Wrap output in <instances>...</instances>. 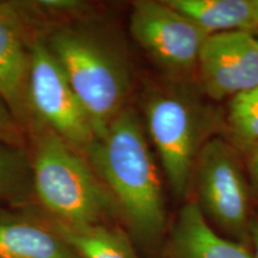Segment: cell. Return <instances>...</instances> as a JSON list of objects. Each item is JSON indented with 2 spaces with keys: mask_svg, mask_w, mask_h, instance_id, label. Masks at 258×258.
<instances>
[{
  "mask_svg": "<svg viewBox=\"0 0 258 258\" xmlns=\"http://www.w3.org/2000/svg\"><path fill=\"white\" fill-rule=\"evenodd\" d=\"M145 123L164 172L177 196L188 191L196 159L208 140L212 116L183 88H159L145 99Z\"/></svg>",
  "mask_w": 258,
  "mask_h": 258,
  "instance_id": "obj_4",
  "label": "cell"
},
{
  "mask_svg": "<svg viewBox=\"0 0 258 258\" xmlns=\"http://www.w3.org/2000/svg\"><path fill=\"white\" fill-rule=\"evenodd\" d=\"M251 6H252L254 22H256V25L258 28V0H251Z\"/></svg>",
  "mask_w": 258,
  "mask_h": 258,
  "instance_id": "obj_20",
  "label": "cell"
},
{
  "mask_svg": "<svg viewBox=\"0 0 258 258\" xmlns=\"http://www.w3.org/2000/svg\"><path fill=\"white\" fill-rule=\"evenodd\" d=\"M83 153L132 232L144 243L159 239L166 222L165 201L138 112L127 106Z\"/></svg>",
  "mask_w": 258,
  "mask_h": 258,
  "instance_id": "obj_1",
  "label": "cell"
},
{
  "mask_svg": "<svg viewBox=\"0 0 258 258\" xmlns=\"http://www.w3.org/2000/svg\"><path fill=\"white\" fill-rule=\"evenodd\" d=\"M227 122L238 148L249 152L258 145V88L232 97Z\"/></svg>",
  "mask_w": 258,
  "mask_h": 258,
  "instance_id": "obj_15",
  "label": "cell"
},
{
  "mask_svg": "<svg viewBox=\"0 0 258 258\" xmlns=\"http://www.w3.org/2000/svg\"><path fill=\"white\" fill-rule=\"evenodd\" d=\"M208 35L257 29L251 0H165Z\"/></svg>",
  "mask_w": 258,
  "mask_h": 258,
  "instance_id": "obj_12",
  "label": "cell"
},
{
  "mask_svg": "<svg viewBox=\"0 0 258 258\" xmlns=\"http://www.w3.org/2000/svg\"><path fill=\"white\" fill-rule=\"evenodd\" d=\"M34 196L28 148L0 144V202L27 205Z\"/></svg>",
  "mask_w": 258,
  "mask_h": 258,
  "instance_id": "obj_14",
  "label": "cell"
},
{
  "mask_svg": "<svg viewBox=\"0 0 258 258\" xmlns=\"http://www.w3.org/2000/svg\"><path fill=\"white\" fill-rule=\"evenodd\" d=\"M194 177L202 212L235 241H250L249 191L237 151L224 139H208L196 159Z\"/></svg>",
  "mask_w": 258,
  "mask_h": 258,
  "instance_id": "obj_5",
  "label": "cell"
},
{
  "mask_svg": "<svg viewBox=\"0 0 258 258\" xmlns=\"http://www.w3.org/2000/svg\"><path fill=\"white\" fill-rule=\"evenodd\" d=\"M250 241L253 246V258H258V213L251 217L250 221Z\"/></svg>",
  "mask_w": 258,
  "mask_h": 258,
  "instance_id": "obj_19",
  "label": "cell"
},
{
  "mask_svg": "<svg viewBox=\"0 0 258 258\" xmlns=\"http://www.w3.org/2000/svg\"><path fill=\"white\" fill-rule=\"evenodd\" d=\"M129 30L138 44L172 76H184L198 67L208 35L165 2H135Z\"/></svg>",
  "mask_w": 258,
  "mask_h": 258,
  "instance_id": "obj_7",
  "label": "cell"
},
{
  "mask_svg": "<svg viewBox=\"0 0 258 258\" xmlns=\"http://www.w3.org/2000/svg\"><path fill=\"white\" fill-rule=\"evenodd\" d=\"M0 258H80L43 217L0 207Z\"/></svg>",
  "mask_w": 258,
  "mask_h": 258,
  "instance_id": "obj_10",
  "label": "cell"
},
{
  "mask_svg": "<svg viewBox=\"0 0 258 258\" xmlns=\"http://www.w3.org/2000/svg\"><path fill=\"white\" fill-rule=\"evenodd\" d=\"M21 4L30 10L31 15L40 14L43 18L53 19V24L74 21L86 9L85 3L78 0H38Z\"/></svg>",
  "mask_w": 258,
  "mask_h": 258,
  "instance_id": "obj_16",
  "label": "cell"
},
{
  "mask_svg": "<svg viewBox=\"0 0 258 258\" xmlns=\"http://www.w3.org/2000/svg\"><path fill=\"white\" fill-rule=\"evenodd\" d=\"M35 31L62 67L95 138L101 137L127 108L132 73L125 56L104 35L77 19Z\"/></svg>",
  "mask_w": 258,
  "mask_h": 258,
  "instance_id": "obj_2",
  "label": "cell"
},
{
  "mask_svg": "<svg viewBox=\"0 0 258 258\" xmlns=\"http://www.w3.org/2000/svg\"><path fill=\"white\" fill-rule=\"evenodd\" d=\"M29 102L35 122L46 125L80 152L95 139L91 121L62 67L36 31L31 38Z\"/></svg>",
  "mask_w": 258,
  "mask_h": 258,
  "instance_id": "obj_6",
  "label": "cell"
},
{
  "mask_svg": "<svg viewBox=\"0 0 258 258\" xmlns=\"http://www.w3.org/2000/svg\"><path fill=\"white\" fill-rule=\"evenodd\" d=\"M28 137L32 190L48 218L88 227L118 212L83 152L37 121Z\"/></svg>",
  "mask_w": 258,
  "mask_h": 258,
  "instance_id": "obj_3",
  "label": "cell"
},
{
  "mask_svg": "<svg viewBox=\"0 0 258 258\" xmlns=\"http://www.w3.org/2000/svg\"><path fill=\"white\" fill-rule=\"evenodd\" d=\"M43 218L80 258H139L127 235L117 228L106 224L72 227Z\"/></svg>",
  "mask_w": 258,
  "mask_h": 258,
  "instance_id": "obj_13",
  "label": "cell"
},
{
  "mask_svg": "<svg viewBox=\"0 0 258 258\" xmlns=\"http://www.w3.org/2000/svg\"><path fill=\"white\" fill-rule=\"evenodd\" d=\"M0 144L28 148L29 137L14 112L0 97Z\"/></svg>",
  "mask_w": 258,
  "mask_h": 258,
  "instance_id": "obj_17",
  "label": "cell"
},
{
  "mask_svg": "<svg viewBox=\"0 0 258 258\" xmlns=\"http://www.w3.org/2000/svg\"><path fill=\"white\" fill-rule=\"evenodd\" d=\"M198 70L203 91L215 101L258 88V37L245 30L209 35Z\"/></svg>",
  "mask_w": 258,
  "mask_h": 258,
  "instance_id": "obj_8",
  "label": "cell"
},
{
  "mask_svg": "<svg viewBox=\"0 0 258 258\" xmlns=\"http://www.w3.org/2000/svg\"><path fill=\"white\" fill-rule=\"evenodd\" d=\"M34 31L14 3H0V97L29 132L35 123L29 83Z\"/></svg>",
  "mask_w": 258,
  "mask_h": 258,
  "instance_id": "obj_9",
  "label": "cell"
},
{
  "mask_svg": "<svg viewBox=\"0 0 258 258\" xmlns=\"http://www.w3.org/2000/svg\"><path fill=\"white\" fill-rule=\"evenodd\" d=\"M247 167L253 188L258 192V145L247 152Z\"/></svg>",
  "mask_w": 258,
  "mask_h": 258,
  "instance_id": "obj_18",
  "label": "cell"
},
{
  "mask_svg": "<svg viewBox=\"0 0 258 258\" xmlns=\"http://www.w3.org/2000/svg\"><path fill=\"white\" fill-rule=\"evenodd\" d=\"M170 258H253L244 244L219 235L196 201L177 215L169 241Z\"/></svg>",
  "mask_w": 258,
  "mask_h": 258,
  "instance_id": "obj_11",
  "label": "cell"
}]
</instances>
